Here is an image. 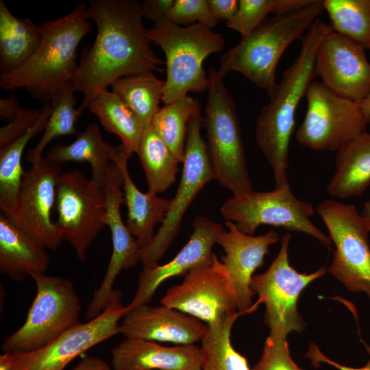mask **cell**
Segmentation results:
<instances>
[{
	"label": "cell",
	"instance_id": "obj_35",
	"mask_svg": "<svg viewBox=\"0 0 370 370\" xmlns=\"http://www.w3.org/2000/svg\"><path fill=\"white\" fill-rule=\"evenodd\" d=\"M72 87L64 88L54 92L51 99V113L42 136L38 143L25 155L31 164L42 156L45 147L55 138L62 136L77 134L75 123L82 114L75 109L77 99Z\"/></svg>",
	"mask_w": 370,
	"mask_h": 370
},
{
	"label": "cell",
	"instance_id": "obj_6",
	"mask_svg": "<svg viewBox=\"0 0 370 370\" xmlns=\"http://www.w3.org/2000/svg\"><path fill=\"white\" fill-rule=\"evenodd\" d=\"M208 99L203 119L214 180L233 195L253 190L234 101L217 70H208Z\"/></svg>",
	"mask_w": 370,
	"mask_h": 370
},
{
	"label": "cell",
	"instance_id": "obj_22",
	"mask_svg": "<svg viewBox=\"0 0 370 370\" xmlns=\"http://www.w3.org/2000/svg\"><path fill=\"white\" fill-rule=\"evenodd\" d=\"M109 154L111 162L117 165L122 174L124 204L127 209L126 225L140 251L152 241L156 234L155 227L163 222L172 199L161 198L149 190L144 193L138 190L129 173L130 158L121 145L113 147L110 144Z\"/></svg>",
	"mask_w": 370,
	"mask_h": 370
},
{
	"label": "cell",
	"instance_id": "obj_26",
	"mask_svg": "<svg viewBox=\"0 0 370 370\" xmlns=\"http://www.w3.org/2000/svg\"><path fill=\"white\" fill-rule=\"evenodd\" d=\"M42 38L40 25L29 18H17L0 1V71L12 73L34 55Z\"/></svg>",
	"mask_w": 370,
	"mask_h": 370
},
{
	"label": "cell",
	"instance_id": "obj_49",
	"mask_svg": "<svg viewBox=\"0 0 370 370\" xmlns=\"http://www.w3.org/2000/svg\"><path fill=\"white\" fill-rule=\"evenodd\" d=\"M12 370H14V369H12Z\"/></svg>",
	"mask_w": 370,
	"mask_h": 370
},
{
	"label": "cell",
	"instance_id": "obj_23",
	"mask_svg": "<svg viewBox=\"0 0 370 370\" xmlns=\"http://www.w3.org/2000/svg\"><path fill=\"white\" fill-rule=\"evenodd\" d=\"M113 370H188L201 364L200 347L174 346L126 338L111 351Z\"/></svg>",
	"mask_w": 370,
	"mask_h": 370
},
{
	"label": "cell",
	"instance_id": "obj_7",
	"mask_svg": "<svg viewBox=\"0 0 370 370\" xmlns=\"http://www.w3.org/2000/svg\"><path fill=\"white\" fill-rule=\"evenodd\" d=\"M29 276L35 282L36 296L23 325L3 341L5 353L38 349L81 323L80 299L69 280L44 273Z\"/></svg>",
	"mask_w": 370,
	"mask_h": 370
},
{
	"label": "cell",
	"instance_id": "obj_39",
	"mask_svg": "<svg viewBox=\"0 0 370 370\" xmlns=\"http://www.w3.org/2000/svg\"><path fill=\"white\" fill-rule=\"evenodd\" d=\"M42 108L36 110L21 106L14 118L0 128V149H3L25 134L37 122Z\"/></svg>",
	"mask_w": 370,
	"mask_h": 370
},
{
	"label": "cell",
	"instance_id": "obj_9",
	"mask_svg": "<svg viewBox=\"0 0 370 370\" xmlns=\"http://www.w3.org/2000/svg\"><path fill=\"white\" fill-rule=\"evenodd\" d=\"M314 212L312 204L297 199L290 186L233 195L221 208L223 217L245 234L254 235L260 225H269L308 234L330 249V238L310 220Z\"/></svg>",
	"mask_w": 370,
	"mask_h": 370
},
{
	"label": "cell",
	"instance_id": "obj_3",
	"mask_svg": "<svg viewBox=\"0 0 370 370\" xmlns=\"http://www.w3.org/2000/svg\"><path fill=\"white\" fill-rule=\"evenodd\" d=\"M87 8L82 3L65 16L40 25L42 38L39 47L22 66L0 74V86L7 90L25 88L45 103L58 90L73 88L77 48L91 29Z\"/></svg>",
	"mask_w": 370,
	"mask_h": 370
},
{
	"label": "cell",
	"instance_id": "obj_2",
	"mask_svg": "<svg viewBox=\"0 0 370 370\" xmlns=\"http://www.w3.org/2000/svg\"><path fill=\"white\" fill-rule=\"evenodd\" d=\"M332 31L330 25L317 19L301 39L300 51L258 116L256 140L270 164L275 188L289 186L288 145L295 125L296 110L314 77V64L319 47Z\"/></svg>",
	"mask_w": 370,
	"mask_h": 370
},
{
	"label": "cell",
	"instance_id": "obj_38",
	"mask_svg": "<svg viewBox=\"0 0 370 370\" xmlns=\"http://www.w3.org/2000/svg\"><path fill=\"white\" fill-rule=\"evenodd\" d=\"M251 370H303L291 356L286 339L275 340L268 336L259 360Z\"/></svg>",
	"mask_w": 370,
	"mask_h": 370
},
{
	"label": "cell",
	"instance_id": "obj_47",
	"mask_svg": "<svg viewBox=\"0 0 370 370\" xmlns=\"http://www.w3.org/2000/svg\"><path fill=\"white\" fill-rule=\"evenodd\" d=\"M188 370H203V369L201 368V364H197V365H195L191 367Z\"/></svg>",
	"mask_w": 370,
	"mask_h": 370
},
{
	"label": "cell",
	"instance_id": "obj_29",
	"mask_svg": "<svg viewBox=\"0 0 370 370\" xmlns=\"http://www.w3.org/2000/svg\"><path fill=\"white\" fill-rule=\"evenodd\" d=\"M51 113V103L47 102L35 125L23 136L0 149V208L6 217L13 212L24 173L21 160L28 142L44 131Z\"/></svg>",
	"mask_w": 370,
	"mask_h": 370
},
{
	"label": "cell",
	"instance_id": "obj_48",
	"mask_svg": "<svg viewBox=\"0 0 370 370\" xmlns=\"http://www.w3.org/2000/svg\"><path fill=\"white\" fill-rule=\"evenodd\" d=\"M364 345H365V349H366L367 353L369 354V355L370 356V346L367 345L365 343H364Z\"/></svg>",
	"mask_w": 370,
	"mask_h": 370
},
{
	"label": "cell",
	"instance_id": "obj_34",
	"mask_svg": "<svg viewBox=\"0 0 370 370\" xmlns=\"http://www.w3.org/2000/svg\"><path fill=\"white\" fill-rule=\"evenodd\" d=\"M332 31L370 50V0H323Z\"/></svg>",
	"mask_w": 370,
	"mask_h": 370
},
{
	"label": "cell",
	"instance_id": "obj_12",
	"mask_svg": "<svg viewBox=\"0 0 370 370\" xmlns=\"http://www.w3.org/2000/svg\"><path fill=\"white\" fill-rule=\"evenodd\" d=\"M305 97L307 110L296 132L302 146L316 151H338L366 131L367 124L359 103L340 97L314 80Z\"/></svg>",
	"mask_w": 370,
	"mask_h": 370
},
{
	"label": "cell",
	"instance_id": "obj_18",
	"mask_svg": "<svg viewBox=\"0 0 370 370\" xmlns=\"http://www.w3.org/2000/svg\"><path fill=\"white\" fill-rule=\"evenodd\" d=\"M224 230L220 223L208 217H196L188 241L171 261L162 265L154 262L143 268L137 291L131 302L125 306L126 312L148 304L158 288L166 280L178 275L185 276L195 268L211 264L214 256L212 248Z\"/></svg>",
	"mask_w": 370,
	"mask_h": 370
},
{
	"label": "cell",
	"instance_id": "obj_31",
	"mask_svg": "<svg viewBox=\"0 0 370 370\" xmlns=\"http://www.w3.org/2000/svg\"><path fill=\"white\" fill-rule=\"evenodd\" d=\"M137 153L149 191L164 192L175 182L180 162L151 125L144 129Z\"/></svg>",
	"mask_w": 370,
	"mask_h": 370
},
{
	"label": "cell",
	"instance_id": "obj_17",
	"mask_svg": "<svg viewBox=\"0 0 370 370\" xmlns=\"http://www.w3.org/2000/svg\"><path fill=\"white\" fill-rule=\"evenodd\" d=\"M314 71L340 97L360 103L370 95V62L365 49L333 31L319 47Z\"/></svg>",
	"mask_w": 370,
	"mask_h": 370
},
{
	"label": "cell",
	"instance_id": "obj_43",
	"mask_svg": "<svg viewBox=\"0 0 370 370\" xmlns=\"http://www.w3.org/2000/svg\"><path fill=\"white\" fill-rule=\"evenodd\" d=\"M21 108L18 102L13 96L0 99V117L1 120L11 121Z\"/></svg>",
	"mask_w": 370,
	"mask_h": 370
},
{
	"label": "cell",
	"instance_id": "obj_36",
	"mask_svg": "<svg viewBox=\"0 0 370 370\" xmlns=\"http://www.w3.org/2000/svg\"><path fill=\"white\" fill-rule=\"evenodd\" d=\"M310 0H239L234 16L228 21L229 28L238 32L242 37L248 35L267 17L285 13L308 4Z\"/></svg>",
	"mask_w": 370,
	"mask_h": 370
},
{
	"label": "cell",
	"instance_id": "obj_44",
	"mask_svg": "<svg viewBox=\"0 0 370 370\" xmlns=\"http://www.w3.org/2000/svg\"><path fill=\"white\" fill-rule=\"evenodd\" d=\"M72 370H112V369L103 359L85 356Z\"/></svg>",
	"mask_w": 370,
	"mask_h": 370
},
{
	"label": "cell",
	"instance_id": "obj_37",
	"mask_svg": "<svg viewBox=\"0 0 370 370\" xmlns=\"http://www.w3.org/2000/svg\"><path fill=\"white\" fill-rule=\"evenodd\" d=\"M167 18L179 25L188 26L195 22L210 29L219 23L210 9L208 0H175Z\"/></svg>",
	"mask_w": 370,
	"mask_h": 370
},
{
	"label": "cell",
	"instance_id": "obj_41",
	"mask_svg": "<svg viewBox=\"0 0 370 370\" xmlns=\"http://www.w3.org/2000/svg\"><path fill=\"white\" fill-rule=\"evenodd\" d=\"M305 357L310 360L311 363L314 367H319L321 363H325L334 367L338 370H370V360H369L364 367L359 368L343 365L325 356L314 343L310 345Z\"/></svg>",
	"mask_w": 370,
	"mask_h": 370
},
{
	"label": "cell",
	"instance_id": "obj_19",
	"mask_svg": "<svg viewBox=\"0 0 370 370\" xmlns=\"http://www.w3.org/2000/svg\"><path fill=\"white\" fill-rule=\"evenodd\" d=\"M122 186L121 170L111 162L103 188L106 199V226L111 233L112 251L103 280L89 303L90 308L95 312H101L109 303L118 275L123 270L136 267L139 262L136 241L121 215V206L124 204Z\"/></svg>",
	"mask_w": 370,
	"mask_h": 370
},
{
	"label": "cell",
	"instance_id": "obj_45",
	"mask_svg": "<svg viewBox=\"0 0 370 370\" xmlns=\"http://www.w3.org/2000/svg\"><path fill=\"white\" fill-rule=\"evenodd\" d=\"M367 124L370 123V95L359 103Z\"/></svg>",
	"mask_w": 370,
	"mask_h": 370
},
{
	"label": "cell",
	"instance_id": "obj_8",
	"mask_svg": "<svg viewBox=\"0 0 370 370\" xmlns=\"http://www.w3.org/2000/svg\"><path fill=\"white\" fill-rule=\"evenodd\" d=\"M335 245L328 271L351 292L370 297V234L355 206L325 199L316 208Z\"/></svg>",
	"mask_w": 370,
	"mask_h": 370
},
{
	"label": "cell",
	"instance_id": "obj_32",
	"mask_svg": "<svg viewBox=\"0 0 370 370\" xmlns=\"http://www.w3.org/2000/svg\"><path fill=\"white\" fill-rule=\"evenodd\" d=\"M241 314L236 310L219 324L207 325L200 346L203 370H251L246 358L235 349L231 342L232 327Z\"/></svg>",
	"mask_w": 370,
	"mask_h": 370
},
{
	"label": "cell",
	"instance_id": "obj_11",
	"mask_svg": "<svg viewBox=\"0 0 370 370\" xmlns=\"http://www.w3.org/2000/svg\"><path fill=\"white\" fill-rule=\"evenodd\" d=\"M55 221L62 241L84 261L87 249L106 226V199L104 188L82 172L62 173L56 185Z\"/></svg>",
	"mask_w": 370,
	"mask_h": 370
},
{
	"label": "cell",
	"instance_id": "obj_16",
	"mask_svg": "<svg viewBox=\"0 0 370 370\" xmlns=\"http://www.w3.org/2000/svg\"><path fill=\"white\" fill-rule=\"evenodd\" d=\"M160 303L208 326L219 324L238 310L236 295L227 272L215 254L211 264L193 269L180 284L171 286Z\"/></svg>",
	"mask_w": 370,
	"mask_h": 370
},
{
	"label": "cell",
	"instance_id": "obj_25",
	"mask_svg": "<svg viewBox=\"0 0 370 370\" xmlns=\"http://www.w3.org/2000/svg\"><path fill=\"white\" fill-rule=\"evenodd\" d=\"M336 151V171L327 192L341 199L360 196L370 185V134L357 135Z\"/></svg>",
	"mask_w": 370,
	"mask_h": 370
},
{
	"label": "cell",
	"instance_id": "obj_20",
	"mask_svg": "<svg viewBox=\"0 0 370 370\" xmlns=\"http://www.w3.org/2000/svg\"><path fill=\"white\" fill-rule=\"evenodd\" d=\"M224 230L218 236L217 243L223 249L221 257L234 289L238 301V310L245 314L254 310L251 306L254 292L251 288V281L254 272L264 263L269 248L279 241V234L270 230L264 234L249 235L238 230L230 221L225 223Z\"/></svg>",
	"mask_w": 370,
	"mask_h": 370
},
{
	"label": "cell",
	"instance_id": "obj_1",
	"mask_svg": "<svg viewBox=\"0 0 370 370\" xmlns=\"http://www.w3.org/2000/svg\"><path fill=\"white\" fill-rule=\"evenodd\" d=\"M88 16L97 27L91 47H84L73 82L83 94V112L100 92L116 79L145 71L163 70L150 45L143 22L142 3L136 0H90Z\"/></svg>",
	"mask_w": 370,
	"mask_h": 370
},
{
	"label": "cell",
	"instance_id": "obj_40",
	"mask_svg": "<svg viewBox=\"0 0 370 370\" xmlns=\"http://www.w3.org/2000/svg\"><path fill=\"white\" fill-rule=\"evenodd\" d=\"M175 0H146L142 3L143 18L154 23L167 18Z\"/></svg>",
	"mask_w": 370,
	"mask_h": 370
},
{
	"label": "cell",
	"instance_id": "obj_33",
	"mask_svg": "<svg viewBox=\"0 0 370 370\" xmlns=\"http://www.w3.org/2000/svg\"><path fill=\"white\" fill-rule=\"evenodd\" d=\"M199 107L198 100L187 95L164 104L152 120L151 125L180 163L185 158L189 121Z\"/></svg>",
	"mask_w": 370,
	"mask_h": 370
},
{
	"label": "cell",
	"instance_id": "obj_14",
	"mask_svg": "<svg viewBox=\"0 0 370 370\" xmlns=\"http://www.w3.org/2000/svg\"><path fill=\"white\" fill-rule=\"evenodd\" d=\"M122 293L115 289L103 310L80 323L38 349L11 354L14 370H64L73 359L93 346L119 334V321L126 313Z\"/></svg>",
	"mask_w": 370,
	"mask_h": 370
},
{
	"label": "cell",
	"instance_id": "obj_13",
	"mask_svg": "<svg viewBox=\"0 0 370 370\" xmlns=\"http://www.w3.org/2000/svg\"><path fill=\"white\" fill-rule=\"evenodd\" d=\"M202 123L199 107L188 123L185 158L177 192L152 241L139 251V262L143 267L157 262L164 255L176 237L188 208L204 186L214 180L206 143L201 135Z\"/></svg>",
	"mask_w": 370,
	"mask_h": 370
},
{
	"label": "cell",
	"instance_id": "obj_21",
	"mask_svg": "<svg viewBox=\"0 0 370 370\" xmlns=\"http://www.w3.org/2000/svg\"><path fill=\"white\" fill-rule=\"evenodd\" d=\"M119 326L126 338L169 342L176 345L201 341L207 325L200 320L164 305H140L127 312Z\"/></svg>",
	"mask_w": 370,
	"mask_h": 370
},
{
	"label": "cell",
	"instance_id": "obj_46",
	"mask_svg": "<svg viewBox=\"0 0 370 370\" xmlns=\"http://www.w3.org/2000/svg\"><path fill=\"white\" fill-rule=\"evenodd\" d=\"M360 214L367 222L370 232V199L364 204Z\"/></svg>",
	"mask_w": 370,
	"mask_h": 370
},
{
	"label": "cell",
	"instance_id": "obj_30",
	"mask_svg": "<svg viewBox=\"0 0 370 370\" xmlns=\"http://www.w3.org/2000/svg\"><path fill=\"white\" fill-rule=\"evenodd\" d=\"M110 86L145 128L151 125L162 101L165 81L159 79L152 71H145L121 77Z\"/></svg>",
	"mask_w": 370,
	"mask_h": 370
},
{
	"label": "cell",
	"instance_id": "obj_28",
	"mask_svg": "<svg viewBox=\"0 0 370 370\" xmlns=\"http://www.w3.org/2000/svg\"><path fill=\"white\" fill-rule=\"evenodd\" d=\"M110 143L103 140L99 127L90 123L85 130L77 134L76 139L69 145L56 144L47 153V157L59 164L67 162L90 164L92 179L104 186L110 164Z\"/></svg>",
	"mask_w": 370,
	"mask_h": 370
},
{
	"label": "cell",
	"instance_id": "obj_5",
	"mask_svg": "<svg viewBox=\"0 0 370 370\" xmlns=\"http://www.w3.org/2000/svg\"><path fill=\"white\" fill-rule=\"evenodd\" d=\"M147 34L166 57L164 104L187 96L188 92L208 90L209 80L203 62L210 54L223 50L225 40L221 34L199 23L182 27L167 18L154 23Z\"/></svg>",
	"mask_w": 370,
	"mask_h": 370
},
{
	"label": "cell",
	"instance_id": "obj_24",
	"mask_svg": "<svg viewBox=\"0 0 370 370\" xmlns=\"http://www.w3.org/2000/svg\"><path fill=\"white\" fill-rule=\"evenodd\" d=\"M50 258L46 249L0 213V273L22 281L33 273H44Z\"/></svg>",
	"mask_w": 370,
	"mask_h": 370
},
{
	"label": "cell",
	"instance_id": "obj_4",
	"mask_svg": "<svg viewBox=\"0 0 370 370\" xmlns=\"http://www.w3.org/2000/svg\"><path fill=\"white\" fill-rule=\"evenodd\" d=\"M322 0L310 1L295 10L267 17L221 56L217 72L241 73L269 96L277 82L275 70L286 48L301 39L323 10Z\"/></svg>",
	"mask_w": 370,
	"mask_h": 370
},
{
	"label": "cell",
	"instance_id": "obj_10",
	"mask_svg": "<svg viewBox=\"0 0 370 370\" xmlns=\"http://www.w3.org/2000/svg\"><path fill=\"white\" fill-rule=\"evenodd\" d=\"M291 237L290 233L282 236L279 253L269 269L254 275L251 281V290L259 297L257 304L265 305L264 323L270 330L269 336L275 340L286 339L291 332L304 329L297 310L298 297L310 283L326 273L325 267L309 274L293 269L288 258Z\"/></svg>",
	"mask_w": 370,
	"mask_h": 370
},
{
	"label": "cell",
	"instance_id": "obj_15",
	"mask_svg": "<svg viewBox=\"0 0 370 370\" xmlns=\"http://www.w3.org/2000/svg\"><path fill=\"white\" fill-rule=\"evenodd\" d=\"M60 164L42 156L24 171L13 212L7 217L45 249L55 251L62 241L51 213L54 210Z\"/></svg>",
	"mask_w": 370,
	"mask_h": 370
},
{
	"label": "cell",
	"instance_id": "obj_27",
	"mask_svg": "<svg viewBox=\"0 0 370 370\" xmlns=\"http://www.w3.org/2000/svg\"><path fill=\"white\" fill-rule=\"evenodd\" d=\"M88 108L105 130L119 137L130 158L134 153H137L145 127L116 93L108 89L99 92Z\"/></svg>",
	"mask_w": 370,
	"mask_h": 370
},
{
	"label": "cell",
	"instance_id": "obj_42",
	"mask_svg": "<svg viewBox=\"0 0 370 370\" xmlns=\"http://www.w3.org/2000/svg\"><path fill=\"white\" fill-rule=\"evenodd\" d=\"M210 9L218 20L230 21L238 7L237 0H208Z\"/></svg>",
	"mask_w": 370,
	"mask_h": 370
}]
</instances>
